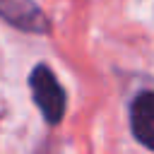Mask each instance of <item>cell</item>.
<instances>
[{
  "label": "cell",
  "mask_w": 154,
  "mask_h": 154,
  "mask_svg": "<svg viewBox=\"0 0 154 154\" xmlns=\"http://www.w3.org/2000/svg\"><path fill=\"white\" fill-rule=\"evenodd\" d=\"M29 89H31V99H34L36 108L41 111L43 120L48 125H58L63 120V116H65L67 96H65V89L58 82L55 72L46 63H38V65L31 67V72H29Z\"/></svg>",
  "instance_id": "cell-1"
},
{
  "label": "cell",
  "mask_w": 154,
  "mask_h": 154,
  "mask_svg": "<svg viewBox=\"0 0 154 154\" xmlns=\"http://www.w3.org/2000/svg\"><path fill=\"white\" fill-rule=\"evenodd\" d=\"M0 19L24 34H51V19L34 0H0Z\"/></svg>",
  "instance_id": "cell-2"
},
{
  "label": "cell",
  "mask_w": 154,
  "mask_h": 154,
  "mask_svg": "<svg viewBox=\"0 0 154 154\" xmlns=\"http://www.w3.org/2000/svg\"><path fill=\"white\" fill-rule=\"evenodd\" d=\"M130 130L140 144L154 152V91H140L132 99Z\"/></svg>",
  "instance_id": "cell-3"
}]
</instances>
